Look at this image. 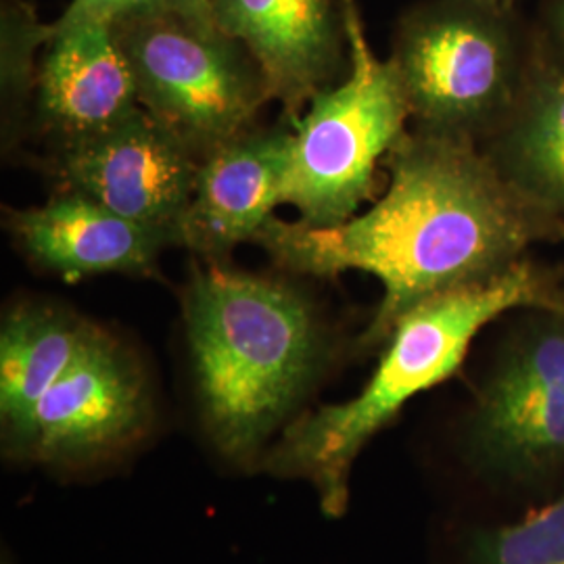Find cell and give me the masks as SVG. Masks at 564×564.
<instances>
[{
    "mask_svg": "<svg viewBox=\"0 0 564 564\" xmlns=\"http://www.w3.org/2000/svg\"><path fill=\"white\" fill-rule=\"evenodd\" d=\"M387 191L337 226L270 218L256 241L284 270L337 276L358 270L383 284L360 347H383L405 312L435 295L487 281L564 241V218L519 193L466 137L410 128L384 158Z\"/></svg>",
    "mask_w": 564,
    "mask_h": 564,
    "instance_id": "obj_1",
    "label": "cell"
},
{
    "mask_svg": "<svg viewBox=\"0 0 564 564\" xmlns=\"http://www.w3.org/2000/svg\"><path fill=\"white\" fill-rule=\"evenodd\" d=\"M345 80L323 88L293 123L282 203L305 226H337L375 195L377 167L410 130V107L389 59L370 48L358 0H341Z\"/></svg>",
    "mask_w": 564,
    "mask_h": 564,
    "instance_id": "obj_5",
    "label": "cell"
},
{
    "mask_svg": "<svg viewBox=\"0 0 564 564\" xmlns=\"http://www.w3.org/2000/svg\"><path fill=\"white\" fill-rule=\"evenodd\" d=\"M202 158L139 109L111 130L61 147L63 191H74L181 245Z\"/></svg>",
    "mask_w": 564,
    "mask_h": 564,
    "instance_id": "obj_8",
    "label": "cell"
},
{
    "mask_svg": "<svg viewBox=\"0 0 564 564\" xmlns=\"http://www.w3.org/2000/svg\"><path fill=\"white\" fill-rule=\"evenodd\" d=\"M479 2H485V4H491V7H498V9H508V11H517V7H519V2H521V0H479Z\"/></svg>",
    "mask_w": 564,
    "mask_h": 564,
    "instance_id": "obj_21",
    "label": "cell"
},
{
    "mask_svg": "<svg viewBox=\"0 0 564 564\" xmlns=\"http://www.w3.org/2000/svg\"><path fill=\"white\" fill-rule=\"evenodd\" d=\"M11 232L32 262L69 282L111 272L149 274L170 245L162 235L74 191L15 212Z\"/></svg>",
    "mask_w": 564,
    "mask_h": 564,
    "instance_id": "obj_13",
    "label": "cell"
},
{
    "mask_svg": "<svg viewBox=\"0 0 564 564\" xmlns=\"http://www.w3.org/2000/svg\"><path fill=\"white\" fill-rule=\"evenodd\" d=\"M53 39L51 23H42L25 0H2L0 9V74L4 142L13 141L18 113L32 93H36L39 51Z\"/></svg>",
    "mask_w": 564,
    "mask_h": 564,
    "instance_id": "obj_17",
    "label": "cell"
},
{
    "mask_svg": "<svg viewBox=\"0 0 564 564\" xmlns=\"http://www.w3.org/2000/svg\"><path fill=\"white\" fill-rule=\"evenodd\" d=\"M533 51V28L519 11L421 0L400 15L387 59L414 128L481 142L519 101Z\"/></svg>",
    "mask_w": 564,
    "mask_h": 564,
    "instance_id": "obj_4",
    "label": "cell"
},
{
    "mask_svg": "<svg viewBox=\"0 0 564 564\" xmlns=\"http://www.w3.org/2000/svg\"><path fill=\"white\" fill-rule=\"evenodd\" d=\"M466 456L494 481L538 485L564 470V307H523L485 372Z\"/></svg>",
    "mask_w": 564,
    "mask_h": 564,
    "instance_id": "obj_7",
    "label": "cell"
},
{
    "mask_svg": "<svg viewBox=\"0 0 564 564\" xmlns=\"http://www.w3.org/2000/svg\"><path fill=\"white\" fill-rule=\"evenodd\" d=\"M144 111L199 158L249 130L270 99L260 65L216 23L151 7L111 23Z\"/></svg>",
    "mask_w": 564,
    "mask_h": 564,
    "instance_id": "obj_6",
    "label": "cell"
},
{
    "mask_svg": "<svg viewBox=\"0 0 564 564\" xmlns=\"http://www.w3.org/2000/svg\"><path fill=\"white\" fill-rule=\"evenodd\" d=\"M479 144L519 193L564 218V72L538 41L519 101Z\"/></svg>",
    "mask_w": 564,
    "mask_h": 564,
    "instance_id": "obj_15",
    "label": "cell"
},
{
    "mask_svg": "<svg viewBox=\"0 0 564 564\" xmlns=\"http://www.w3.org/2000/svg\"><path fill=\"white\" fill-rule=\"evenodd\" d=\"M184 323L207 435L228 460L262 463L326 362L314 305L289 282L209 262L186 286Z\"/></svg>",
    "mask_w": 564,
    "mask_h": 564,
    "instance_id": "obj_2",
    "label": "cell"
},
{
    "mask_svg": "<svg viewBox=\"0 0 564 564\" xmlns=\"http://www.w3.org/2000/svg\"><path fill=\"white\" fill-rule=\"evenodd\" d=\"M466 564H564L563 491L517 523L475 529L466 540Z\"/></svg>",
    "mask_w": 564,
    "mask_h": 564,
    "instance_id": "obj_16",
    "label": "cell"
},
{
    "mask_svg": "<svg viewBox=\"0 0 564 564\" xmlns=\"http://www.w3.org/2000/svg\"><path fill=\"white\" fill-rule=\"evenodd\" d=\"M293 130H245L203 155L181 245L218 260L256 241L282 203V181Z\"/></svg>",
    "mask_w": 564,
    "mask_h": 564,
    "instance_id": "obj_11",
    "label": "cell"
},
{
    "mask_svg": "<svg viewBox=\"0 0 564 564\" xmlns=\"http://www.w3.org/2000/svg\"><path fill=\"white\" fill-rule=\"evenodd\" d=\"M99 326L53 305L25 303L0 328V421L11 458H25L34 412Z\"/></svg>",
    "mask_w": 564,
    "mask_h": 564,
    "instance_id": "obj_14",
    "label": "cell"
},
{
    "mask_svg": "<svg viewBox=\"0 0 564 564\" xmlns=\"http://www.w3.org/2000/svg\"><path fill=\"white\" fill-rule=\"evenodd\" d=\"M160 0H72L57 21L51 23V32H63L90 23L111 25L128 15L158 7Z\"/></svg>",
    "mask_w": 564,
    "mask_h": 564,
    "instance_id": "obj_18",
    "label": "cell"
},
{
    "mask_svg": "<svg viewBox=\"0 0 564 564\" xmlns=\"http://www.w3.org/2000/svg\"><path fill=\"white\" fill-rule=\"evenodd\" d=\"M531 28L542 51L564 72V0H540Z\"/></svg>",
    "mask_w": 564,
    "mask_h": 564,
    "instance_id": "obj_19",
    "label": "cell"
},
{
    "mask_svg": "<svg viewBox=\"0 0 564 564\" xmlns=\"http://www.w3.org/2000/svg\"><path fill=\"white\" fill-rule=\"evenodd\" d=\"M39 65L36 109L61 147L102 134L141 109L137 78L113 25L51 32Z\"/></svg>",
    "mask_w": 564,
    "mask_h": 564,
    "instance_id": "obj_12",
    "label": "cell"
},
{
    "mask_svg": "<svg viewBox=\"0 0 564 564\" xmlns=\"http://www.w3.org/2000/svg\"><path fill=\"white\" fill-rule=\"evenodd\" d=\"M151 398L139 362L102 328L42 398L25 460L53 466L99 463L139 442Z\"/></svg>",
    "mask_w": 564,
    "mask_h": 564,
    "instance_id": "obj_9",
    "label": "cell"
},
{
    "mask_svg": "<svg viewBox=\"0 0 564 564\" xmlns=\"http://www.w3.org/2000/svg\"><path fill=\"white\" fill-rule=\"evenodd\" d=\"M214 21L260 65L291 120L335 84L347 57L341 0H214Z\"/></svg>",
    "mask_w": 564,
    "mask_h": 564,
    "instance_id": "obj_10",
    "label": "cell"
},
{
    "mask_svg": "<svg viewBox=\"0 0 564 564\" xmlns=\"http://www.w3.org/2000/svg\"><path fill=\"white\" fill-rule=\"evenodd\" d=\"M523 307H564V286L554 268L524 258L487 281L435 295L395 323L383 356L362 391L297 419L262 464L274 475L305 479L323 510L339 517L347 484L366 444L403 405L458 372L466 351L485 326Z\"/></svg>",
    "mask_w": 564,
    "mask_h": 564,
    "instance_id": "obj_3",
    "label": "cell"
},
{
    "mask_svg": "<svg viewBox=\"0 0 564 564\" xmlns=\"http://www.w3.org/2000/svg\"><path fill=\"white\" fill-rule=\"evenodd\" d=\"M160 7L172 9L188 20L216 23L214 21V0H160Z\"/></svg>",
    "mask_w": 564,
    "mask_h": 564,
    "instance_id": "obj_20",
    "label": "cell"
}]
</instances>
